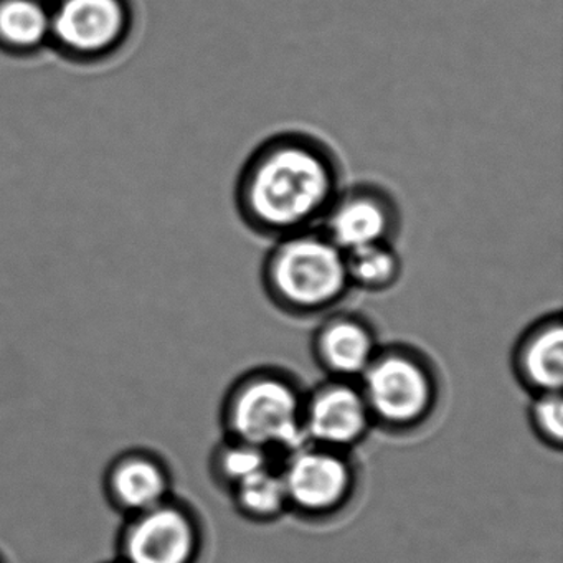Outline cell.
Returning <instances> with one entry per match:
<instances>
[{
  "label": "cell",
  "instance_id": "6da1fadb",
  "mask_svg": "<svg viewBox=\"0 0 563 563\" xmlns=\"http://www.w3.org/2000/svg\"><path fill=\"white\" fill-rule=\"evenodd\" d=\"M344 179V163L329 141L282 130L256 144L240 167L233 202L243 225L273 242L321 225Z\"/></svg>",
  "mask_w": 563,
  "mask_h": 563
},
{
  "label": "cell",
  "instance_id": "7a4b0ae2",
  "mask_svg": "<svg viewBox=\"0 0 563 563\" xmlns=\"http://www.w3.org/2000/svg\"><path fill=\"white\" fill-rule=\"evenodd\" d=\"M260 279L268 301L298 319L334 311L352 291L345 253L319 227L273 240Z\"/></svg>",
  "mask_w": 563,
  "mask_h": 563
},
{
  "label": "cell",
  "instance_id": "3957f363",
  "mask_svg": "<svg viewBox=\"0 0 563 563\" xmlns=\"http://www.w3.org/2000/svg\"><path fill=\"white\" fill-rule=\"evenodd\" d=\"M305 390L279 368H253L235 382L223 405L227 438L282 460L306 443Z\"/></svg>",
  "mask_w": 563,
  "mask_h": 563
},
{
  "label": "cell",
  "instance_id": "277c9868",
  "mask_svg": "<svg viewBox=\"0 0 563 563\" xmlns=\"http://www.w3.org/2000/svg\"><path fill=\"white\" fill-rule=\"evenodd\" d=\"M357 384L375 427L388 431L423 427L440 400L437 371L413 345H380Z\"/></svg>",
  "mask_w": 563,
  "mask_h": 563
},
{
  "label": "cell",
  "instance_id": "5b68a950",
  "mask_svg": "<svg viewBox=\"0 0 563 563\" xmlns=\"http://www.w3.org/2000/svg\"><path fill=\"white\" fill-rule=\"evenodd\" d=\"M288 507L306 519H329L351 504L357 470L347 451L308 443L279 460Z\"/></svg>",
  "mask_w": 563,
  "mask_h": 563
},
{
  "label": "cell",
  "instance_id": "8992f818",
  "mask_svg": "<svg viewBox=\"0 0 563 563\" xmlns=\"http://www.w3.org/2000/svg\"><path fill=\"white\" fill-rule=\"evenodd\" d=\"M131 24L126 0H57L51 44L70 60H104L123 47Z\"/></svg>",
  "mask_w": 563,
  "mask_h": 563
},
{
  "label": "cell",
  "instance_id": "52a82bcc",
  "mask_svg": "<svg viewBox=\"0 0 563 563\" xmlns=\"http://www.w3.org/2000/svg\"><path fill=\"white\" fill-rule=\"evenodd\" d=\"M404 225L400 202L390 189L372 180L344 184L319 229L342 250L395 243Z\"/></svg>",
  "mask_w": 563,
  "mask_h": 563
},
{
  "label": "cell",
  "instance_id": "ba28073f",
  "mask_svg": "<svg viewBox=\"0 0 563 563\" xmlns=\"http://www.w3.org/2000/svg\"><path fill=\"white\" fill-rule=\"evenodd\" d=\"M374 427L357 382L325 378L305 395L302 428L308 443L349 453Z\"/></svg>",
  "mask_w": 563,
  "mask_h": 563
},
{
  "label": "cell",
  "instance_id": "9c48e42d",
  "mask_svg": "<svg viewBox=\"0 0 563 563\" xmlns=\"http://www.w3.org/2000/svg\"><path fill=\"white\" fill-rule=\"evenodd\" d=\"M377 329L361 312L334 309L311 335L316 364L328 378L357 382L380 349Z\"/></svg>",
  "mask_w": 563,
  "mask_h": 563
},
{
  "label": "cell",
  "instance_id": "30bf717a",
  "mask_svg": "<svg viewBox=\"0 0 563 563\" xmlns=\"http://www.w3.org/2000/svg\"><path fill=\"white\" fill-rule=\"evenodd\" d=\"M199 550L196 520L166 503L140 512L124 537L128 563H194Z\"/></svg>",
  "mask_w": 563,
  "mask_h": 563
},
{
  "label": "cell",
  "instance_id": "8fae6325",
  "mask_svg": "<svg viewBox=\"0 0 563 563\" xmlns=\"http://www.w3.org/2000/svg\"><path fill=\"white\" fill-rule=\"evenodd\" d=\"M517 380L532 395L562 391L563 321L560 312H547L517 339L512 351Z\"/></svg>",
  "mask_w": 563,
  "mask_h": 563
},
{
  "label": "cell",
  "instance_id": "7c38bea8",
  "mask_svg": "<svg viewBox=\"0 0 563 563\" xmlns=\"http://www.w3.org/2000/svg\"><path fill=\"white\" fill-rule=\"evenodd\" d=\"M52 8L38 0H0V51L37 54L51 44Z\"/></svg>",
  "mask_w": 563,
  "mask_h": 563
},
{
  "label": "cell",
  "instance_id": "4fadbf2b",
  "mask_svg": "<svg viewBox=\"0 0 563 563\" xmlns=\"http://www.w3.org/2000/svg\"><path fill=\"white\" fill-rule=\"evenodd\" d=\"M111 487L123 506L144 512L164 504L169 483L159 464L147 457L134 456L126 457L114 467Z\"/></svg>",
  "mask_w": 563,
  "mask_h": 563
},
{
  "label": "cell",
  "instance_id": "5bb4252c",
  "mask_svg": "<svg viewBox=\"0 0 563 563\" xmlns=\"http://www.w3.org/2000/svg\"><path fill=\"white\" fill-rule=\"evenodd\" d=\"M345 269L352 289L385 292L404 276V260L395 243H377L345 252Z\"/></svg>",
  "mask_w": 563,
  "mask_h": 563
},
{
  "label": "cell",
  "instance_id": "9a60e30c",
  "mask_svg": "<svg viewBox=\"0 0 563 563\" xmlns=\"http://www.w3.org/2000/svg\"><path fill=\"white\" fill-rule=\"evenodd\" d=\"M236 509L253 522H272L289 512L279 461L230 489Z\"/></svg>",
  "mask_w": 563,
  "mask_h": 563
},
{
  "label": "cell",
  "instance_id": "2e32d148",
  "mask_svg": "<svg viewBox=\"0 0 563 563\" xmlns=\"http://www.w3.org/2000/svg\"><path fill=\"white\" fill-rule=\"evenodd\" d=\"M278 461V457L262 448L227 438L225 443L220 444L213 457V470L220 483L230 490L246 477L273 466Z\"/></svg>",
  "mask_w": 563,
  "mask_h": 563
},
{
  "label": "cell",
  "instance_id": "e0dca14e",
  "mask_svg": "<svg viewBox=\"0 0 563 563\" xmlns=\"http://www.w3.org/2000/svg\"><path fill=\"white\" fill-rule=\"evenodd\" d=\"M529 421L533 433L553 450L563 443V398L562 391H545L532 395L529 407Z\"/></svg>",
  "mask_w": 563,
  "mask_h": 563
},
{
  "label": "cell",
  "instance_id": "ac0fdd59",
  "mask_svg": "<svg viewBox=\"0 0 563 563\" xmlns=\"http://www.w3.org/2000/svg\"><path fill=\"white\" fill-rule=\"evenodd\" d=\"M38 2H42V4H45V5H54L55 2H57V0H38Z\"/></svg>",
  "mask_w": 563,
  "mask_h": 563
}]
</instances>
